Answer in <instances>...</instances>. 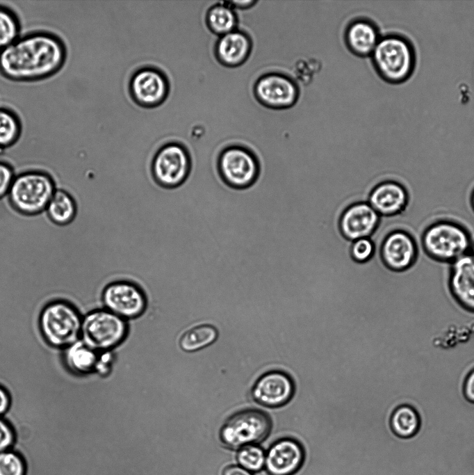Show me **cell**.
I'll list each match as a JSON object with an SVG mask.
<instances>
[{"mask_svg": "<svg viewBox=\"0 0 474 475\" xmlns=\"http://www.w3.org/2000/svg\"><path fill=\"white\" fill-rule=\"evenodd\" d=\"M17 439L13 426L5 418L0 417V452L13 449Z\"/></svg>", "mask_w": 474, "mask_h": 475, "instance_id": "cell-31", "label": "cell"}, {"mask_svg": "<svg viewBox=\"0 0 474 475\" xmlns=\"http://www.w3.org/2000/svg\"><path fill=\"white\" fill-rule=\"evenodd\" d=\"M20 33V25L15 14L0 6V51L15 42Z\"/></svg>", "mask_w": 474, "mask_h": 475, "instance_id": "cell-27", "label": "cell"}, {"mask_svg": "<svg viewBox=\"0 0 474 475\" xmlns=\"http://www.w3.org/2000/svg\"><path fill=\"white\" fill-rule=\"evenodd\" d=\"M83 316L70 301L53 300L40 310L38 328L48 345L63 350L80 339Z\"/></svg>", "mask_w": 474, "mask_h": 475, "instance_id": "cell-3", "label": "cell"}, {"mask_svg": "<svg viewBox=\"0 0 474 475\" xmlns=\"http://www.w3.org/2000/svg\"><path fill=\"white\" fill-rule=\"evenodd\" d=\"M295 385L292 378L281 371H271L262 375L252 389V396L259 404L268 408L286 405L293 398Z\"/></svg>", "mask_w": 474, "mask_h": 475, "instance_id": "cell-14", "label": "cell"}, {"mask_svg": "<svg viewBox=\"0 0 474 475\" xmlns=\"http://www.w3.org/2000/svg\"><path fill=\"white\" fill-rule=\"evenodd\" d=\"M24 457L13 449L0 452V475H26Z\"/></svg>", "mask_w": 474, "mask_h": 475, "instance_id": "cell-29", "label": "cell"}, {"mask_svg": "<svg viewBox=\"0 0 474 475\" xmlns=\"http://www.w3.org/2000/svg\"><path fill=\"white\" fill-rule=\"evenodd\" d=\"M375 251V241L370 237L362 238L353 241L350 255L354 261L359 263H364L374 256Z\"/></svg>", "mask_w": 474, "mask_h": 475, "instance_id": "cell-30", "label": "cell"}, {"mask_svg": "<svg viewBox=\"0 0 474 475\" xmlns=\"http://www.w3.org/2000/svg\"><path fill=\"white\" fill-rule=\"evenodd\" d=\"M46 210L52 221L58 225H65L74 218L76 205L72 198L67 192L56 189Z\"/></svg>", "mask_w": 474, "mask_h": 475, "instance_id": "cell-25", "label": "cell"}, {"mask_svg": "<svg viewBox=\"0 0 474 475\" xmlns=\"http://www.w3.org/2000/svg\"><path fill=\"white\" fill-rule=\"evenodd\" d=\"M463 390L466 398L470 402L474 403V369L467 375Z\"/></svg>", "mask_w": 474, "mask_h": 475, "instance_id": "cell-33", "label": "cell"}, {"mask_svg": "<svg viewBox=\"0 0 474 475\" xmlns=\"http://www.w3.org/2000/svg\"><path fill=\"white\" fill-rule=\"evenodd\" d=\"M218 337L216 328L209 324L195 326L187 330L179 339V346L185 352H195L213 344Z\"/></svg>", "mask_w": 474, "mask_h": 475, "instance_id": "cell-24", "label": "cell"}, {"mask_svg": "<svg viewBox=\"0 0 474 475\" xmlns=\"http://www.w3.org/2000/svg\"><path fill=\"white\" fill-rule=\"evenodd\" d=\"M11 398L8 390L0 385V417H3L9 410Z\"/></svg>", "mask_w": 474, "mask_h": 475, "instance_id": "cell-34", "label": "cell"}, {"mask_svg": "<svg viewBox=\"0 0 474 475\" xmlns=\"http://www.w3.org/2000/svg\"><path fill=\"white\" fill-rule=\"evenodd\" d=\"M21 131V123L16 114L6 108H0V149L14 145L19 140Z\"/></svg>", "mask_w": 474, "mask_h": 475, "instance_id": "cell-26", "label": "cell"}, {"mask_svg": "<svg viewBox=\"0 0 474 475\" xmlns=\"http://www.w3.org/2000/svg\"><path fill=\"white\" fill-rule=\"evenodd\" d=\"M367 202L381 217L389 218L406 210L409 193L401 182L384 178L372 188Z\"/></svg>", "mask_w": 474, "mask_h": 475, "instance_id": "cell-15", "label": "cell"}, {"mask_svg": "<svg viewBox=\"0 0 474 475\" xmlns=\"http://www.w3.org/2000/svg\"><path fill=\"white\" fill-rule=\"evenodd\" d=\"M218 169L223 181L235 188L254 183L259 174V163L254 153L240 144H230L220 153Z\"/></svg>", "mask_w": 474, "mask_h": 475, "instance_id": "cell-9", "label": "cell"}, {"mask_svg": "<svg viewBox=\"0 0 474 475\" xmlns=\"http://www.w3.org/2000/svg\"><path fill=\"white\" fill-rule=\"evenodd\" d=\"M370 237L375 241L379 260L389 272H404L416 262L418 244L407 230L394 228L381 235L378 227Z\"/></svg>", "mask_w": 474, "mask_h": 475, "instance_id": "cell-7", "label": "cell"}, {"mask_svg": "<svg viewBox=\"0 0 474 475\" xmlns=\"http://www.w3.org/2000/svg\"><path fill=\"white\" fill-rule=\"evenodd\" d=\"M191 159L188 149L178 142H169L155 154L152 170L156 182L165 188L181 185L190 175Z\"/></svg>", "mask_w": 474, "mask_h": 475, "instance_id": "cell-10", "label": "cell"}, {"mask_svg": "<svg viewBox=\"0 0 474 475\" xmlns=\"http://www.w3.org/2000/svg\"><path fill=\"white\" fill-rule=\"evenodd\" d=\"M126 332L123 319L104 308H97L83 315L80 339L89 347L101 353L120 344Z\"/></svg>", "mask_w": 474, "mask_h": 475, "instance_id": "cell-6", "label": "cell"}, {"mask_svg": "<svg viewBox=\"0 0 474 475\" xmlns=\"http://www.w3.org/2000/svg\"><path fill=\"white\" fill-rule=\"evenodd\" d=\"M237 460L240 467L250 472H257L265 467V453L257 444H250L239 449Z\"/></svg>", "mask_w": 474, "mask_h": 475, "instance_id": "cell-28", "label": "cell"}, {"mask_svg": "<svg viewBox=\"0 0 474 475\" xmlns=\"http://www.w3.org/2000/svg\"><path fill=\"white\" fill-rule=\"evenodd\" d=\"M450 265L448 283L452 296L464 309L474 312V259L468 254Z\"/></svg>", "mask_w": 474, "mask_h": 475, "instance_id": "cell-18", "label": "cell"}, {"mask_svg": "<svg viewBox=\"0 0 474 475\" xmlns=\"http://www.w3.org/2000/svg\"><path fill=\"white\" fill-rule=\"evenodd\" d=\"M65 58L60 39L46 32L33 33L0 51V73L15 81H39L58 72Z\"/></svg>", "mask_w": 474, "mask_h": 475, "instance_id": "cell-1", "label": "cell"}, {"mask_svg": "<svg viewBox=\"0 0 474 475\" xmlns=\"http://www.w3.org/2000/svg\"><path fill=\"white\" fill-rule=\"evenodd\" d=\"M145 291L137 284L120 280L108 284L101 295L104 309L122 319L139 316L147 306Z\"/></svg>", "mask_w": 474, "mask_h": 475, "instance_id": "cell-12", "label": "cell"}, {"mask_svg": "<svg viewBox=\"0 0 474 475\" xmlns=\"http://www.w3.org/2000/svg\"><path fill=\"white\" fill-rule=\"evenodd\" d=\"M377 26L366 18H357L345 28V43L348 49L359 57L370 56L379 39Z\"/></svg>", "mask_w": 474, "mask_h": 475, "instance_id": "cell-20", "label": "cell"}, {"mask_svg": "<svg viewBox=\"0 0 474 475\" xmlns=\"http://www.w3.org/2000/svg\"><path fill=\"white\" fill-rule=\"evenodd\" d=\"M170 85L163 72L154 67L140 69L132 76L129 92L141 107L151 108L163 104L169 94Z\"/></svg>", "mask_w": 474, "mask_h": 475, "instance_id": "cell-13", "label": "cell"}, {"mask_svg": "<svg viewBox=\"0 0 474 475\" xmlns=\"http://www.w3.org/2000/svg\"><path fill=\"white\" fill-rule=\"evenodd\" d=\"M271 429L272 421L266 413L247 409L227 419L220 429V437L227 447L236 449L263 442Z\"/></svg>", "mask_w": 474, "mask_h": 475, "instance_id": "cell-5", "label": "cell"}, {"mask_svg": "<svg viewBox=\"0 0 474 475\" xmlns=\"http://www.w3.org/2000/svg\"><path fill=\"white\" fill-rule=\"evenodd\" d=\"M222 475H253L252 472L238 465H230L223 471Z\"/></svg>", "mask_w": 474, "mask_h": 475, "instance_id": "cell-36", "label": "cell"}, {"mask_svg": "<svg viewBox=\"0 0 474 475\" xmlns=\"http://www.w3.org/2000/svg\"><path fill=\"white\" fill-rule=\"evenodd\" d=\"M469 254L474 259V241H473Z\"/></svg>", "mask_w": 474, "mask_h": 475, "instance_id": "cell-38", "label": "cell"}, {"mask_svg": "<svg viewBox=\"0 0 474 475\" xmlns=\"http://www.w3.org/2000/svg\"><path fill=\"white\" fill-rule=\"evenodd\" d=\"M305 452L297 440L285 437L275 442L265 453V467L270 475H293L302 466Z\"/></svg>", "mask_w": 474, "mask_h": 475, "instance_id": "cell-16", "label": "cell"}, {"mask_svg": "<svg viewBox=\"0 0 474 475\" xmlns=\"http://www.w3.org/2000/svg\"><path fill=\"white\" fill-rule=\"evenodd\" d=\"M207 28L217 35L222 36L236 29L237 15L226 1H220L211 6L205 17Z\"/></svg>", "mask_w": 474, "mask_h": 475, "instance_id": "cell-22", "label": "cell"}, {"mask_svg": "<svg viewBox=\"0 0 474 475\" xmlns=\"http://www.w3.org/2000/svg\"><path fill=\"white\" fill-rule=\"evenodd\" d=\"M472 243L468 229L459 222L448 218L430 223L420 236L424 253L439 263L451 264L469 254Z\"/></svg>", "mask_w": 474, "mask_h": 475, "instance_id": "cell-2", "label": "cell"}, {"mask_svg": "<svg viewBox=\"0 0 474 475\" xmlns=\"http://www.w3.org/2000/svg\"><path fill=\"white\" fill-rule=\"evenodd\" d=\"M252 49L250 35L236 29L220 36L215 45L214 53L217 61L224 67H236L249 58Z\"/></svg>", "mask_w": 474, "mask_h": 475, "instance_id": "cell-19", "label": "cell"}, {"mask_svg": "<svg viewBox=\"0 0 474 475\" xmlns=\"http://www.w3.org/2000/svg\"><path fill=\"white\" fill-rule=\"evenodd\" d=\"M392 431L402 438L415 435L420 426V419L417 411L411 406L402 405L396 408L390 419Z\"/></svg>", "mask_w": 474, "mask_h": 475, "instance_id": "cell-23", "label": "cell"}, {"mask_svg": "<svg viewBox=\"0 0 474 475\" xmlns=\"http://www.w3.org/2000/svg\"><path fill=\"white\" fill-rule=\"evenodd\" d=\"M382 218L368 202H359L349 206L342 214L339 227L343 235L354 241L370 238L377 230Z\"/></svg>", "mask_w": 474, "mask_h": 475, "instance_id": "cell-17", "label": "cell"}, {"mask_svg": "<svg viewBox=\"0 0 474 475\" xmlns=\"http://www.w3.org/2000/svg\"><path fill=\"white\" fill-rule=\"evenodd\" d=\"M227 3L234 10L240 9H249L257 3L256 1L248 0V1H226Z\"/></svg>", "mask_w": 474, "mask_h": 475, "instance_id": "cell-35", "label": "cell"}, {"mask_svg": "<svg viewBox=\"0 0 474 475\" xmlns=\"http://www.w3.org/2000/svg\"><path fill=\"white\" fill-rule=\"evenodd\" d=\"M253 91L256 100L263 106L279 110L294 106L300 95L299 87L292 78L275 72L259 77Z\"/></svg>", "mask_w": 474, "mask_h": 475, "instance_id": "cell-11", "label": "cell"}, {"mask_svg": "<svg viewBox=\"0 0 474 475\" xmlns=\"http://www.w3.org/2000/svg\"><path fill=\"white\" fill-rule=\"evenodd\" d=\"M370 56L377 73L390 83L406 81L415 68L414 47L408 39L399 34L381 37Z\"/></svg>", "mask_w": 474, "mask_h": 475, "instance_id": "cell-4", "label": "cell"}, {"mask_svg": "<svg viewBox=\"0 0 474 475\" xmlns=\"http://www.w3.org/2000/svg\"><path fill=\"white\" fill-rule=\"evenodd\" d=\"M15 177L12 168L8 164L0 161V199L8 194Z\"/></svg>", "mask_w": 474, "mask_h": 475, "instance_id": "cell-32", "label": "cell"}, {"mask_svg": "<svg viewBox=\"0 0 474 475\" xmlns=\"http://www.w3.org/2000/svg\"><path fill=\"white\" fill-rule=\"evenodd\" d=\"M99 357V352L87 346L81 339L62 350L65 367L79 376L95 373Z\"/></svg>", "mask_w": 474, "mask_h": 475, "instance_id": "cell-21", "label": "cell"}, {"mask_svg": "<svg viewBox=\"0 0 474 475\" xmlns=\"http://www.w3.org/2000/svg\"><path fill=\"white\" fill-rule=\"evenodd\" d=\"M56 187L42 172H28L15 177L8 192L12 204L20 212L35 214L46 209Z\"/></svg>", "mask_w": 474, "mask_h": 475, "instance_id": "cell-8", "label": "cell"}, {"mask_svg": "<svg viewBox=\"0 0 474 475\" xmlns=\"http://www.w3.org/2000/svg\"><path fill=\"white\" fill-rule=\"evenodd\" d=\"M470 204L471 207L474 212V187L471 191V195H470Z\"/></svg>", "mask_w": 474, "mask_h": 475, "instance_id": "cell-37", "label": "cell"}]
</instances>
